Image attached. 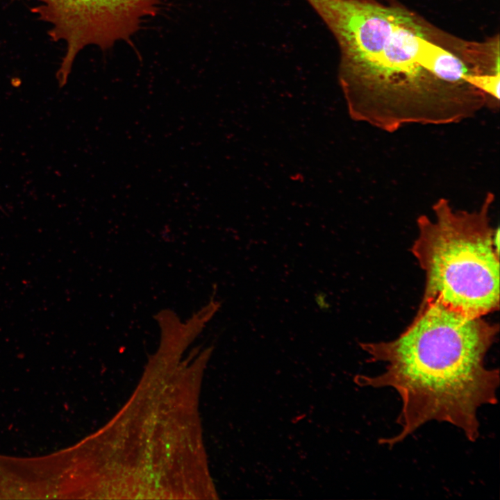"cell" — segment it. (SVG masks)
<instances>
[{
	"instance_id": "obj_2",
	"label": "cell",
	"mask_w": 500,
	"mask_h": 500,
	"mask_svg": "<svg viewBox=\"0 0 500 500\" xmlns=\"http://www.w3.org/2000/svg\"><path fill=\"white\" fill-rule=\"evenodd\" d=\"M498 326L483 317H469L436 301L423 299L407 328L390 341L360 343L371 362L385 363L376 375L358 374L356 383L392 388L402 406L400 431L381 439L393 447L431 421L447 422L470 442L480 435L478 410L497 403L499 369L488 368L485 356Z\"/></svg>"
},
{
	"instance_id": "obj_4",
	"label": "cell",
	"mask_w": 500,
	"mask_h": 500,
	"mask_svg": "<svg viewBox=\"0 0 500 500\" xmlns=\"http://www.w3.org/2000/svg\"><path fill=\"white\" fill-rule=\"evenodd\" d=\"M13 1V0H12ZM31 9L39 19L51 25L48 35L62 41L66 51L56 77L59 88L68 81L76 57L89 45L102 49L127 40L143 19L153 16L160 0H35Z\"/></svg>"
},
{
	"instance_id": "obj_3",
	"label": "cell",
	"mask_w": 500,
	"mask_h": 500,
	"mask_svg": "<svg viewBox=\"0 0 500 500\" xmlns=\"http://www.w3.org/2000/svg\"><path fill=\"white\" fill-rule=\"evenodd\" d=\"M494 200L489 192L478 209L466 211L442 198L433 217H418L411 251L425 272L423 299L469 317L499 309V251L489 215Z\"/></svg>"
},
{
	"instance_id": "obj_1",
	"label": "cell",
	"mask_w": 500,
	"mask_h": 500,
	"mask_svg": "<svg viewBox=\"0 0 500 500\" xmlns=\"http://www.w3.org/2000/svg\"><path fill=\"white\" fill-rule=\"evenodd\" d=\"M306 1L338 43V78L353 119L394 132L460 122L488 102L467 81L487 69L484 41L456 36L390 1Z\"/></svg>"
}]
</instances>
